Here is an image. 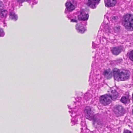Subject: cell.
<instances>
[{"label": "cell", "instance_id": "14", "mask_svg": "<svg viewBox=\"0 0 133 133\" xmlns=\"http://www.w3.org/2000/svg\"><path fill=\"white\" fill-rule=\"evenodd\" d=\"M121 102L124 104H127L129 101V98L127 96H124L121 99Z\"/></svg>", "mask_w": 133, "mask_h": 133}, {"label": "cell", "instance_id": "8", "mask_svg": "<svg viewBox=\"0 0 133 133\" xmlns=\"http://www.w3.org/2000/svg\"><path fill=\"white\" fill-rule=\"evenodd\" d=\"M85 113L86 114V117L88 118H91L93 117V113L90 107H87L86 108Z\"/></svg>", "mask_w": 133, "mask_h": 133}, {"label": "cell", "instance_id": "1", "mask_svg": "<svg viewBox=\"0 0 133 133\" xmlns=\"http://www.w3.org/2000/svg\"><path fill=\"white\" fill-rule=\"evenodd\" d=\"M113 73L114 78L118 81L127 80L129 79L130 75V73L128 71L122 69L115 68L113 70Z\"/></svg>", "mask_w": 133, "mask_h": 133}, {"label": "cell", "instance_id": "4", "mask_svg": "<svg viewBox=\"0 0 133 133\" xmlns=\"http://www.w3.org/2000/svg\"><path fill=\"white\" fill-rule=\"evenodd\" d=\"M114 112L117 116H121L125 113L124 108L120 105H116L114 107Z\"/></svg>", "mask_w": 133, "mask_h": 133}, {"label": "cell", "instance_id": "2", "mask_svg": "<svg viewBox=\"0 0 133 133\" xmlns=\"http://www.w3.org/2000/svg\"><path fill=\"white\" fill-rule=\"evenodd\" d=\"M123 23L127 30L128 31H132L133 28V15L130 14L125 15L123 18Z\"/></svg>", "mask_w": 133, "mask_h": 133}, {"label": "cell", "instance_id": "10", "mask_svg": "<svg viewBox=\"0 0 133 133\" xmlns=\"http://www.w3.org/2000/svg\"><path fill=\"white\" fill-rule=\"evenodd\" d=\"M122 50V48L121 47H114L112 50V52L115 55H118L121 52Z\"/></svg>", "mask_w": 133, "mask_h": 133}, {"label": "cell", "instance_id": "3", "mask_svg": "<svg viewBox=\"0 0 133 133\" xmlns=\"http://www.w3.org/2000/svg\"><path fill=\"white\" fill-rule=\"evenodd\" d=\"M112 99L109 94H106L102 95L100 97V101L101 103L104 106H107L112 102Z\"/></svg>", "mask_w": 133, "mask_h": 133}, {"label": "cell", "instance_id": "7", "mask_svg": "<svg viewBox=\"0 0 133 133\" xmlns=\"http://www.w3.org/2000/svg\"><path fill=\"white\" fill-rule=\"evenodd\" d=\"M109 95L112 100H115L118 97V94L116 90H112L109 93Z\"/></svg>", "mask_w": 133, "mask_h": 133}, {"label": "cell", "instance_id": "12", "mask_svg": "<svg viewBox=\"0 0 133 133\" xmlns=\"http://www.w3.org/2000/svg\"><path fill=\"white\" fill-rule=\"evenodd\" d=\"M76 28V29L77 31L79 33H84L86 31L85 28L84 26H83L82 25L80 24H79L77 25Z\"/></svg>", "mask_w": 133, "mask_h": 133}, {"label": "cell", "instance_id": "15", "mask_svg": "<svg viewBox=\"0 0 133 133\" xmlns=\"http://www.w3.org/2000/svg\"><path fill=\"white\" fill-rule=\"evenodd\" d=\"M7 14V11L6 10H4L1 12V16L2 17H4V16H6Z\"/></svg>", "mask_w": 133, "mask_h": 133}, {"label": "cell", "instance_id": "18", "mask_svg": "<svg viewBox=\"0 0 133 133\" xmlns=\"http://www.w3.org/2000/svg\"><path fill=\"white\" fill-rule=\"evenodd\" d=\"M29 1V0H17V1L19 3H22L25 2H27V1Z\"/></svg>", "mask_w": 133, "mask_h": 133}, {"label": "cell", "instance_id": "5", "mask_svg": "<svg viewBox=\"0 0 133 133\" xmlns=\"http://www.w3.org/2000/svg\"><path fill=\"white\" fill-rule=\"evenodd\" d=\"M100 0H88V4L90 7L93 8V7H95L100 3Z\"/></svg>", "mask_w": 133, "mask_h": 133}, {"label": "cell", "instance_id": "9", "mask_svg": "<svg viewBox=\"0 0 133 133\" xmlns=\"http://www.w3.org/2000/svg\"><path fill=\"white\" fill-rule=\"evenodd\" d=\"M104 76L107 79H111L112 76V73L110 69L106 70L103 73Z\"/></svg>", "mask_w": 133, "mask_h": 133}, {"label": "cell", "instance_id": "11", "mask_svg": "<svg viewBox=\"0 0 133 133\" xmlns=\"http://www.w3.org/2000/svg\"><path fill=\"white\" fill-rule=\"evenodd\" d=\"M66 9H67L68 10L69 12H72L75 10V6L74 5L71 3L70 2H67L66 4Z\"/></svg>", "mask_w": 133, "mask_h": 133}, {"label": "cell", "instance_id": "16", "mask_svg": "<svg viewBox=\"0 0 133 133\" xmlns=\"http://www.w3.org/2000/svg\"><path fill=\"white\" fill-rule=\"evenodd\" d=\"M4 5L2 1H0V12H2L3 9Z\"/></svg>", "mask_w": 133, "mask_h": 133}, {"label": "cell", "instance_id": "13", "mask_svg": "<svg viewBox=\"0 0 133 133\" xmlns=\"http://www.w3.org/2000/svg\"><path fill=\"white\" fill-rule=\"evenodd\" d=\"M89 18V15L88 14H82L79 16L78 18L79 20H86L88 19Z\"/></svg>", "mask_w": 133, "mask_h": 133}, {"label": "cell", "instance_id": "17", "mask_svg": "<svg viewBox=\"0 0 133 133\" xmlns=\"http://www.w3.org/2000/svg\"><path fill=\"white\" fill-rule=\"evenodd\" d=\"M132 55H133V51H131V52H130V54H129V57L131 61H133V57H132Z\"/></svg>", "mask_w": 133, "mask_h": 133}, {"label": "cell", "instance_id": "6", "mask_svg": "<svg viewBox=\"0 0 133 133\" xmlns=\"http://www.w3.org/2000/svg\"><path fill=\"white\" fill-rule=\"evenodd\" d=\"M116 0H106L105 4L106 6L108 7H113L115 6L116 4Z\"/></svg>", "mask_w": 133, "mask_h": 133}]
</instances>
